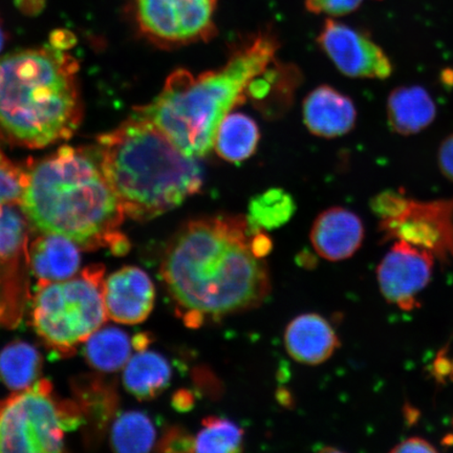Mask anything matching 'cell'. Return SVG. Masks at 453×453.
<instances>
[{
  "label": "cell",
  "mask_w": 453,
  "mask_h": 453,
  "mask_svg": "<svg viewBox=\"0 0 453 453\" xmlns=\"http://www.w3.org/2000/svg\"><path fill=\"white\" fill-rule=\"evenodd\" d=\"M365 0H304V7L310 13L340 17L355 12Z\"/></svg>",
  "instance_id": "83f0119b"
},
{
  "label": "cell",
  "mask_w": 453,
  "mask_h": 453,
  "mask_svg": "<svg viewBox=\"0 0 453 453\" xmlns=\"http://www.w3.org/2000/svg\"><path fill=\"white\" fill-rule=\"evenodd\" d=\"M133 342L126 332L116 327L99 328L85 342V357L102 372H117L126 367L132 357Z\"/></svg>",
  "instance_id": "ffe728a7"
},
{
  "label": "cell",
  "mask_w": 453,
  "mask_h": 453,
  "mask_svg": "<svg viewBox=\"0 0 453 453\" xmlns=\"http://www.w3.org/2000/svg\"><path fill=\"white\" fill-rule=\"evenodd\" d=\"M242 215L189 220L164 251L161 275L177 313L189 327L259 307L271 291L264 258Z\"/></svg>",
  "instance_id": "6da1fadb"
},
{
  "label": "cell",
  "mask_w": 453,
  "mask_h": 453,
  "mask_svg": "<svg viewBox=\"0 0 453 453\" xmlns=\"http://www.w3.org/2000/svg\"><path fill=\"white\" fill-rule=\"evenodd\" d=\"M47 0H15L17 9L27 16L41 14L45 8Z\"/></svg>",
  "instance_id": "d6a6232c"
},
{
  "label": "cell",
  "mask_w": 453,
  "mask_h": 453,
  "mask_svg": "<svg viewBox=\"0 0 453 453\" xmlns=\"http://www.w3.org/2000/svg\"><path fill=\"white\" fill-rule=\"evenodd\" d=\"M41 368V355L26 342L9 344L0 352V379L15 392L32 387Z\"/></svg>",
  "instance_id": "7402d4cb"
},
{
  "label": "cell",
  "mask_w": 453,
  "mask_h": 453,
  "mask_svg": "<svg viewBox=\"0 0 453 453\" xmlns=\"http://www.w3.org/2000/svg\"><path fill=\"white\" fill-rule=\"evenodd\" d=\"M5 41H7V34L4 32L2 19H0V50H3Z\"/></svg>",
  "instance_id": "d590c367"
},
{
  "label": "cell",
  "mask_w": 453,
  "mask_h": 453,
  "mask_svg": "<svg viewBox=\"0 0 453 453\" xmlns=\"http://www.w3.org/2000/svg\"><path fill=\"white\" fill-rule=\"evenodd\" d=\"M390 128L401 135H412L432 126L437 117V105L418 85L400 87L389 94L387 105Z\"/></svg>",
  "instance_id": "e0dca14e"
},
{
  "label": "cell",
  "mask_w": 453,
  "mask_h": 453,
  "mask_svg": "<svg viewBox=\"0 0 453 453\" xmlns=\"http://www.w3.org/2000/svg\"><path fill=\"white\" fill-rule=\"evenodd\" d=\"M83 420L75 402L57 398L48 380L36 381L0 401V452L64 451L65 434Z\"/></svg>",
  "instance_id": "52a82bcc"
},
{
  "label": "cell",
  "mask_w": 453,
  "mask_h": 453,
  "mask_svg": "<svg viewBox=\"0 0 453 453\" xmlns=\"http://www.w3.org/2000/svg\"><path fill=\"white\" fill-rule=\"evenodd\" d=\"M195 438V452L235 453L242 450L243 430L235 423L219 417H207Z\"/></svg>",
  "instance_id": "d4e9b609"
},
{
  "label": "cell",
  "mask_w": 453,
  "mask_h": 453,
  "mask_svg": "<svg viewBox=\"0 0 453 453\" xmlns=\"http://www.w3.org/2000/svg\"><path fill=\"white\" fill-rule=\"evenodd\" d=\"M172 380V368L166 358L156 352L139 350L130 357L123 373L124 387L139 400L157 398Z\"/></svg>",
  "instance_id": "ac0fdd59"
},
{
  "label": "cell",
  "mask_w": 453,
  "mask_h": 453,
  "mask_svg": "<svg viewBox=\"0 0 453 453\" xmlns=\"http://www.w3.org/2000/svg\"><path fill=\"white\" fill-rule=\"evenodd\" d=\"M156 429L143 412L128 411L112 425L111 441L118 452H149L156 444Z\"/></svg>",
  "instance_id": "cb8c5ba5"
},
{
  "label": "cell",
  "mask_w": 453,
  "mask_h": 453,
  "mask_svg": "<svg viewBox=\"0 0 453 453\" xmlns=\"http://www.w3.org/2000/svg\"><path fill=\"white\" fill-rule=\"evenodd\" d=\"M437 449L422 438H410L396 445L392 452H435Z\"/></svg>",
  "instance_id": "4dcf8cb0"
},
{
  "label": "cell",
  "mask_w": 453,
  "mask_h": 453,
  "mask_svg": "<svg viewBox=\"0 0 453 453\" xmlns=\"http://www.w3.org/2000/svg\"><path fill=\"white\" fill-rule=\"evenodd\" d=\"M173 403L177 409L187 410L188 407L192 405V398L190 394H187V392L179 393L175 395L173 400Z\"/></svg>",
  "instance_id": "836d02e7"
},
{
  "label": "cell",
  "mask_w": 453,
  "mask_h": 453,
  "mask_svg": "<svg viewBox=\"0 0 453 453\" xmlns=\"http://www.w3.org/2000/svg\"><path fill=\"white\" fill-rule=\"evenodd\" d=\"M279 48L273 32L259 31L219 70L198 76L174 71L158 97L134 112L154 124L186 156L205 157L213 150L220 123L249 99L252 83L274 64Z\"/></svg>",
  "instance_id": "3957f363"
},
{
  "label": "cell",
  "mask_w": 453,
  "mask_h": 453,
  "mask_svg": "<svg viewBox=\"0 0 453 453\" xmlns=\"http://www.w3.org/2000/svg\"><path fill=\"white\" fill-rule=\"evenodd\" d=\"M50 45L58 50H69L76 43V37L70 31L56 30L50 34Z\"/></svg>",
  "instance_id": "1f68e13d"
},
{
  "label": "cell",
  "mask_w": 453,
  "mask_h": 453,
  "mask_svg": "<svg viewBox=\"0 0 453 453\" xmlns=\"http://www.w3.org/2000/svg\"><path fill=\"white\" fill-rule=\"evenodd\" d=\"M27 184V168L17 165L0 150V206L20 203Z\"/></svg>",
  "instance_id": "484cf974"
},
{
  "label": "cell",
  "mask_w": 453,
  "mask_h": 453,
  "mask_svg": "<svg viewBox=\"0 0 453 453\" xmlns=\"http://www.w3.org/2000/svg\"><path fill=\"white\" fill-rule=\"evenodd\" d=\"M219 0H132L142 36L158 48L207 42L217 35Z\"/></svg>",
  "instance_id": "9c48e42d"
},
{
  "label": "cell",
  "mask_w": 453,
  "mask_h": 453,
  "mask_svg": "<svg viewBox=\"0 0 453 453\" xmlns=\"http://www.w3.org/2000/svg\"><path fill=\"white\" fill-rule=\"evenodd\" d=\"M104 299L109 319L118 324L138 325L154 309L156 288L146 272L124 267L104 280Z\"/></svg>",
  "instance_id": "7c38bea8"
},
{
  "label": "cell",
  "mask_w": 453,
  "mask_h": 453,
  "mask_svg": "<svg viewBox=\"0 0 453 453\" xmlns=\"http://www.w3.org/2000/svg\"><path fill=\"white\" fill-rule=\"evenodd\" d=\"M102 172L124 213L146 222L200 192L203 169L138 113L98 138Z\"/></svg>",
  "instance_id": "5b68a950"
},
{
  "label": "cell",
  "mask_w": 453,
  "mask_h": 453,
  "mask_svg": "<svg viewBox=\"0 0 453 453\" xmlns=\"http://www.w3.org/2000/svg\"><path fill=\"white\" fill-rule=\"evenodd\" d=\"M27 265L39 285L71 279L78 273L79 246L65 236L43 234L27 246Z\"/></svg>",
  "instance_id": "2e32d148"
},
{
  "label": "cell",
  "mask_w": 453,
  "mask_h": 453,
  "mask_svg": "<svg viewBox=\"0 0 453 453\" xmlns=\"http://www.w3.org/2000/svg\"><path fill=\"white\" fill-rule=\"evenodd\" d=\"M434 257L425 249L395 241L377 269L379 288L389 303L403 311L420 307L418 296L432 280Z\"/></svg>",
  "instance_id": "8fae6325"
},
{
  "label": "cell",
  "mask_w": 453,
  "mask_h": 453,
  "mask_svg": "<svg viewBox=\"0 0 453 453\" xmlns=\"http://www.w3.org/2000/svg\"><path fill=\"white\" fill-rule=\"evenodd\" d=\"M317 42L345 76L378 81L392 76V61L380 45L343 22L326 19Z\"/></svg>",
  "instance_id": "30bf717a"
},
{
  "label": "cell",
  "mask_w": 453,
  "mask_h": 453,
  "mask_svg": "<svg viewBox=\"0 0 453 453\" xmlns=\"http://www.w3.org/2000/svg\"><path fill=\"white\" fill-rule=\"evenodd\" d=\"M285 344L294 360L307 365L324 364L340 347L332 326L324 317L314 313L300 315L288 324Z\"/></svg>",
  "instance_id": "9a60e30c"
},
{
  "label": "cell",
  "mask_w": 453,
  "mask_h": 453,
  "mask_svg": "<svg viewBox=\"0 0 453 453\" xmlns=\"http://www.w3.org/2000/svg\"><path fill=\"white\" fill-rule=\"evenodd\" d=\"M352 99L337 89L321 85L303 101V121L317 137L333 139L352 132L357 122Z\"/></svg>",
  "instance_id": "5bb4252c"
},
{
  "label": "cell",
  "mask_w": 453,
  "mask_h": 453,
  "mask_svg": "<svg viewBox=\"0 0 453 453\" xmlns=\"http://www.w3.org/2000/svg\"><path fill=\"white\" fill-rule=\"evenodd\" d=\"M380 219L381 242L404 241L432 253L441 264L453 260V197L416 201L403 190H387L372 198Z\"/></svg>",
  "instance_id": "ba28073f"
},
{
  "label": "cell",
  "mask_w": 453,
  "mask_h": 453,
  "mask_svg": "<svg viewBox=\"0 0 453 453\" xmlns=\"http://www.w3.org/2000/svg\"><path fill=\"white\" fill-rule=\"evenodd\" d=\"M19 269L0 265V320L17 319L19 311L20 287L17 283V271Z\"/></svg>",
  "instance_id": "4316f807"
},
{
  "label": "cell",
  "mask_w": 453,
  "mask_h": 453,
  "mask_svg": "<svg viewBox=\"0 0 453 453\" xmlns=\"http://www.w3.org/2000/svg\"><path fill=\"white\" fill-rule=\"evenodd\" d=\"M31 226L19 203L0 206V265L20 268L27 260Z\"/></svg>",
  "instance_id": "44dd1931"
},
{
  "label": "cell",
  "mask_w": 453,
  "mask_h": 453,
  "mask_svg": "<svg viewBox=\"0 0 453 453\" xmlns=\"http://www.w3.org/2000/svg\"><path fill=\"white\" fill-rule=\"evenodd\" d=\"M150 342V337L144 335V334H141V335L135 336L133 340V347L137 350H143Z\"/></svg>",
  "instance_id": "e575fe53"
},
{
  "label": "cell",
  "mask_w": 453,
  "mask_h": 453,
  "mask_svg": "<svg viewBox=\"0 0 453 453\" xmlns=\"http://www.w3.org/2000/svg\"><path fill=\"white\" fill-rule=\"evenodd\" d=\"M78 70L73 56L52 45L3 57L0 139L27 149L70 139L83 116Z\"/></svg>",
  "instance_id": "277c9868"
},
{
  "label": "cell",
  "mask_w": 453,
  "mask_h": 453,
  "mask_svg": "<svg viewBox=\"0 0 453 453\" xmlns=\"http://www.w3.org/2000/svg\"><path fill=\"white\" fill-rule=\"evenodd\" d=\"M438 165L444 177L453 182V134L446 137L439 147Z\"/></svg>",
  "instance_id": "f546056e"
},
{
  "label": "cell",
  "mask_w": 453,
  "mask_h": 453,
  "mask_svg": "<svg viewBox=\"0 0 453 453\" xmlns=\"http://www.w3.org/2000/svg\"><path fill=\"white\" fill-rule=\"evenodd\" d=\"M365 235V225L358 215L347 208L333 207L316 219L311 242L319 257L340 262L359 250Z\"/></svg>",
  "instance_id": "4fadbf2b"
},
{
  "label": "cell",
  "mask_w": 453,
  "mask_h": 453,
  "mask_svg": "<svg viewBox=\"0 0 453 453\" xmlns=\"http://www.w3.org/2000/svg\"><path fill=\"white\" fill-rule=\"evenodd\" d=\"M296 212L292 196L282 189H270L252 198L247 222L252 232L273 230L285 225Z\"/></svg>",
  "instance_id": "603a6c76"
},
{
  "label": "cell",
  "mask_w": 453,
  "mask_h": 453,
  "mask_svg": "<svg viewBox=\"0 0 453 453\" xmlns=\"http://www.w3.org/2000/svg\"><path fill=\"white\" fill-rule=\"evenodd\" d=\"M161 452H192L195 451V438L185 428L169 427L157 443Z\"/></svg>",
  "instance_id": "f1b7e54d"
},
{
  "label": "cell",
  "mask_w": 453,
  "mask_h": 453,
  "mask_svg": "<svg viewBox=\"0 0 453 453\" xmlns=\"http://www.w3.org/2000/svg\"><path fill=\"white\" fill-rule=\"evenodd\" d=\"M259 138L257 124L252 118L242 112L229 113L220 123L213 149L224 160L239 163L254 154Z\"/></svg>",
  "instance_id": "d6986e66"
},
{
  "label": "cell",
  "mask_w": 453,
  "mask_h": 453,
  "mask_svg": "<svg viewBox=\"0 0 453 453\" xmlns=\"http://www.w3.org/2000/svg\"><path fill=\"white\" fill-rule=\"evenodd\" d=\"M27 170L19 203L34 228L65 236L85 250L109 248L118 255L128 250L120 231L126 213L98 156L64 146Z\"/></svg>",
  "instance_id": "7a4b0ae2"
},
{
  "label": "cell",
  "mask_w": 453,
  "mask_h": 453,
  "mask_svg": "<svg viewBox=\"0 0 453 453\" xmlns=\"http://www.w3.org/2000/svg\"><path fill=\"white\" fill-rule=\"evenodd\" d=\"M104 269L92 265L69 280L39 285L32 319L38 335L62 355H70L105 324Z\"/></svg>",
  "instance_id": "8992f818"
}]
</instances>
